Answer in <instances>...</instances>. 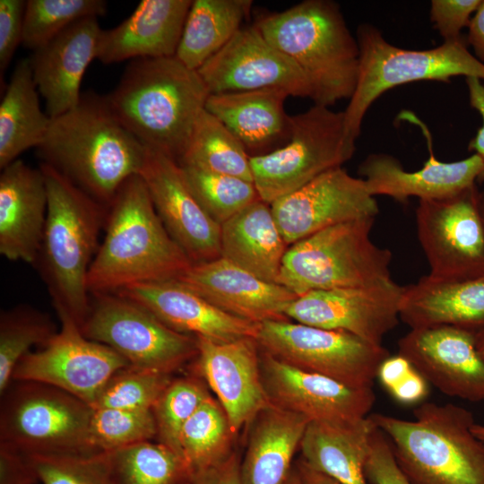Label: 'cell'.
<instances>
[{
    "instance_id": "cell-36",
    "label": "cell",
    "mask_w": 484,
    "mask_h": 484,
    "mask_svg": "<svg viewBox=\"0 0 484 484\" xmlns=\"http://www.w3.org/2000/svg\"><path fill=\"white\" fill-rule=\"evenodd\" d=\"M235 435L222 406L210 395L186 422L180 434L181 455L191 476L228 457L233 452Z\"/></svg>"
},
{
    "instance_id": "cell-55",
    "label": "cell",
    "mask_w": 484,
    "mask_h": 484,
    "mask_svg": "<svg viewBox=\"0 0 484 484\" xmlns=\"http://www.w3.org/2000/svg\"><path fill=\"white\" fill-rule=\"evenodd\" d=\"M471 430L477 438L484 442V425L475 423Z\"/></svg>"
},
{
    "instance_id": "cell-15",
    "label": "cell",
    "mask_w": 484,
    "mask_h": 484,
    "mask_svg": "<svg viewBox=\"0 0 484 484\" xmlns=\"http://www.w3.org/2000/svg\"><path fill=\"white\" fill-rule=\"evenodd\" d=\"M403 286L393 280L377 285L308 291L287 307L288 319L315 327L344 331L382 345L400 321Z\"/></svg>"
},
{
    "instance_id": "cell-2",
    "label": "cell",
    "mask_w": 484,
    "mask_h": 484,
    "mask_svg": "<svg viewBox=\"0 0 484 484\" xmlns=\"http://www.w3.org/2000/svg\"><path fill=\"white\" fill-rule=\"evenodd\" d=\"M105 227L88 273L91 295L177 280L193 264L165 228L140 175L120 186L108 208Z\"/></svg>"
},
{
    "instance_id": "cell-53",
    "label": "cell",
    "mask_w": 484,
    "mask_h": 484,
    "mask_svg": "<svg viewBox=\"0 0 484 484\" xmlns=\"http://www.w3.org/2000/svg\"><path fill=\"white\" fill-rule=\"evenodd\" d=\"M296 471L301 484H339L329 476L311 468L302 459L298 462Z\"/></svg>"
},
{
    "instance_id": "cell-44",
    "label": "cell",
    "mask_w": 484,
    "mask_h": 484,
    "mask_svg": "<svg viewBox=\"0 0 484 484\" xmlns=\"http://www.w3.org/2000/svg\"><path fill=\"white\" fill-rule=\"evenodd\" d=\"M30 458L41 484H117L108 452Z\"/></svg>"
},
{
    "instance_id": "cell-5",
    "label": "cell",
    "mask_w": 484,
    "mask_h": 484,
    "mask_svg": "<svg viewBox=\"0 0 484 484\" xmlns=\"http://www.w3.org/2000/svg\"><path fill=\"white\" fill-rule=\"evenodd\" d=\"M265 39L305 75L315 105L350 99L357 87L360 52L337 3L305 0L255 23Z\"/></svg>"
},
{
    "instance_id": "cell-48",
    "label": "cell",
    "mask_w": 484,
    "mask_h": 484,
    "mask_svg": "<svg viewBox=\"0 0 484 484\" xmlns=\"http://www.w3.org/2000/svg\"><path fill=\"white\" fill-rule=\"evenodd\" d=\"M25 6L24 0H0L1 80L18 46L22 43Z\"/></svg>"
},
{
    "instance_id": "cell-26",
    "label": "cell",
    "mask_w": 484,
    "mask_h": 484,
    "mask_svg": "<svg viewBox=\"0 0 484 484\" xmlns=\"http://www.w3.org/2000/svg\"><path fill=\"white\" fill-rule=\"evenodd\" d=\"M48 212L44 175L22 160L0 175V254L10 261L35 264Z\"/></svg>"
},
{
    "instance_id": "cell-54",
    "label": "cell",
    "mask_w": 484,
    "mask_h": 484,
    "mask_svg": "<svg viewBox=\"0 0 484 484\" xmlns=\"http://www.w3.org/2000/svg\"><path fill=\"white\" fill-rule=\"evenodd\" d=\"M475 340L478 353L484 360V330L475 333Z\"/></svg>"
},
{
    "instance_id": "cell-13",
    "label": "cell",
    "mask_w": 484,
    "mask_h": 484,
    "mask_svg": "<svg viewBox=\"0 0 484 484\" xmlns=\"http://www.w3.org/2000/svg\"><path fill=\"white\" fill-rule=\"evenodd\" d=\"M416 226L429 277L463 281L484 275V217L477 185L448 198L419 200Z\"/></svg>"
},
{
    "instance_id": "cell-29",
    "label": "cell",
    "mask_w": 484,
    "mask_h": 484,
    "mask_svg": "<svg viewBox=\"0 0 484 484\" xmlns=\"http://www.w3.org/2000/svg\"><path fill=\"white\" fill-rule=\"evenodd\" d=\"M400 320L410 329L447 325L484 330V275L463 281L421 277L403 286Z\"/></svg>"
},
{
    "instance_id": "cell-27",
    "label": "cell",
    "mask_w": 484,
    "mask_h": 484,
    "mask_svg": "<svg viewBox=\"0 0 484 484\" xmlns=\"http://www.w3.org/2000/svg\"><path fill=\"white\" fill-rule=\"evenodd\" d=\"M193 0H143L121 23L102 30L97 59L105 65L175 56Z\"/></svg>"
},
{
    "instance_id": "cell-46",
    "label": "cell",
    "mask_w": 484,
    "mask_h": 484,
    "mask_svg": "<svg viewBox=\"0 0 484 484\" xmlns=\"http://www.w3.org/2000/svg\"><path fill=\"white\" fill-rule=\"evenodd\" d=\"M482 0H432L429 18L444 42L462 38Z\"/></svg>"
},
{
    "instance_id": "cell-43",
    "label": "cell",
    "mask_w": 484,
    "mask_h": 484,
    "mask_svg": "<svg viewBox=\"0 0 484 484\" xmlns=\"http://www.w3.org/2000/svg\"><path fill=\"white\" fill-rule=\"evenodd\" d=\"M172 380L171 374L128 366L108 380L93 409L152 410Z\"/></svg>"
},
{
    "instance_id": "cell-57",
    "label": "cell",
    "mask_w": 484,
    "mask_h": 484,
    "mask_svg": "<svg viewBox=\"0 0 484 484\" xmlns=\"http://www.w3.org/2000/svg\"><path fill=\"white\" fill-rule=\"evenodd\" d=\"M480 206L482 215L484 217V190L480 191Z\"/></svg>"
},
{
    "instance_id": "cell-37",
    "label": "cell",
    "mask_w": 484,
    "mask_h": 484,
    "mask_svg": "<svg viewBox=\"0 0 484 484\" xmlns=\"http://www.w3.org/2000/svg\"><path fill=\"white\" fill-rule=\"evenodd\" d=\"M117 484H187L184 459L158 441H144L108 452Z\"/></svg>"
},
{
    "instance_id": "cell-52",
    "label": "cell",
    "mask_w": 484,
    "mask_h": 484,
    "mask_svg": "<svg viewBox=\"0 0 484 484\" xmlns=\"http://www.w3.org/2000/svg\"><path fill=\"white\" fill-rule=\"evenodd\" d=\"M466 42L473 55L484 64V0L481 1L470 22Z\"/></svg>"
},
{
    "instance_id": "cell-35",
    "label": "cell",
    "mask_w": 484,
    "mask_h": 484,
    "mask_svg": "<svg viewBox=\"0 0 484 484\" xmlns=\"http://www.w3.org/2000/svg\"><path fill=\"white\" fill-rule=\"evenodd\" d=\"M253 182L250 156L240 141L205 108L178 162Z\"/></svg>"
},
{
    "instance_id": "cell-7",
    "label": "cell",
    "mask_w": 484,
    "mask_h": 484,
    "mask_svg": "<svg viewBox=\"0 0 484 484\" xmlns=\"http://www.w3.org/2000/svg\"><path fill=\"white\" fill-rule=\"evenodd\" d=\"M375 217L320 230L286 251L277 283L301 296L308 291L377 285L392 279V253L370 238Z\"/></svg>"
},
{
    "instance_id": "cell-49",
    "label": "cell",
    "mask_w": 484,
    "mask_h": 484,
    "mask_svg": "<svg viewBox=\"0 0 484 484\" xmlns=\"http://www.w3.org/2000/svg\"><path fill=\"white\" fill-rule=\"evenodd\" d=\"M39 482L30 456L0 444V484Z\"/></svg>"
},
{
    "instance_id": "cell-23",
    "label": "cell",
    "mask_w": 484,
    "mask_h": 484,
    "mask_svg": "<svg viewBox=\"0 0 484 484\" xmlns=\"http://www.w3.org/2000/svg\"><path fill=\"white\" fill-rule=\"evenodd\" d=\"M423 167L406 170L401 161L387 153H371L360 163L359 174L371 195L389 196L399 203L411 197L419 200H439L454 196L478 183L484 164L480 156L455 161H442L432 151Z\"/></svg>"
},
{
    "instance_id": "cell-28",
    "label": "cell",
    "mask_w": 484,
    "mask_h": 484,
    "mask_svg": "<svg viewBox=\"0 0 484 484\" xmlns=\"http://www.w3.org/2000/svg\"><path fill=\"white\" fill-rule=\"evenodd\" d=\"M290 94L280 89L210 94L205 109L243 144L250 157L264 155L290 136V116L285 111Z\"/></svg>"
},
{
    "instance_id": "cell-10",
    "label": "cell",
    "mask_w": 484,
    "mask_h": 484,
    "mask_svg": "<svg viewBox=\"0 0 484 484\" xmlns=\"http://www.w3.org/2000/svg\"><path fill=\"white\" fill-rule=\"evenodd\" d=\"M356 140L346 126L345 113L315 105L290 117V136L279 149L250 157L260 199L269 204L350 160Z\"/></svg>"
},
{
    "instance_id": "cell-18",
    "label": "cell",
    "mask_w": 484,
    "mask_h": 484,
    "mask_svg": "<svg viewBox=\"0 0 484 484\" xmlns=\"http://www.w3.org/2000/svg\"><path fill=\"white\" fill-rule=\"evenodd\" d=\"M260 367L269 402L311 421L350 422L367 417L373 387L357 388L289 365L260 350Z\"/></svg>"
},
{
    "instance_id": "cell-50",
    "label": "cell",
    "mask_w": 484,
    "mask_h": 484,
    "mask_svg": "<svg viewBox=\"0 0 484 484\" xmlns=\"http://www.w3.org/2000/svg\"><path fill=\"white\" fill-rule=\"evenodd\" d=\"M187 484H243L235 452L220 462L192 474Z\"/></svg>"
},
{
    "instance_id": "cell-39",
    "label": "cell",
    "mask_w": 484,
    "mask_h": 484,
    "mask_svg": "<svg viewBox=\"0 0 484 484\" xmlns=\"http://www.w3.org/2000/svg\"><path fill=\"white\" fill-rule=\"evenodd\" d=\"M179 165L200 205L220 226L260 199L256 187L251 181L193 166Z\"/></svg>"
},
{
    "instance_id": "cell-8",
    "label": "cell",
    "mask_w": 484,
    "mask_h": 484,
    "mask_svg": "<svg viewBox=\"0 0 484 484\" xmlns=\"http://www.w3.org/2000/svg\"><path fill=\"white\" fill-rule=\"evenodd\" d=\"M360 52L356 90L344 110L346 126L357 139L371 105L383 93L418 81L449 82L453 77L484 82V64L468 48L466 39L443 42L424 50H411L389 43L376 26L363 23L356 32Z\"/></svg>"
},
{
    "instance_id": "cell-14",
    "label": "cell",
    "mask_w": 484,
    "mask_h": 484,
    "mask_svg": "<svg viewBox=\"0 0 484 484\" xmlns=\"http://www.w3.org/2000/svg\"><path fill=\"white\" fill-rule=\"evenodd\" d=\"M59 320L60 330L39 350L30 351L19 361L12 382L48 385L93 408L108 380L130 364L109 347L86 338L73 321Z\"/></svg>"
},
{
    "instance_id": "cell-34",
    "label": "cell",
    "mask_w": 484,
    "mask_h": 484,
    "mask_svg": "<svg viewBox=\"0 0 484 484\" xmlns=\"http://www.w3.org/2000/svg\"><path fill=\"white\" fill-rule=\"evenodd\" d=\"M250 0H193L175 56L197 71L242 28Z\"/></svg>"
},
{
    "instance_id": "cell-41",
    "label": "cell",
    "mask_w": 484,
    "mask_h": 484,
    "mask_svg": "<svg viewBox=\"0 0 484 484\" xmlns=\"http://www.w3.org/2000/svg\"><path fill=\"white\" fill-rule=\"evenodd\" d=\"M156 435L152 410L93 409L89 439L96 453L154 440Z\"/></svg>"
},
{
    "instance_id": "cell-40",
    "label": "cell",
    "mask_w": 484,
    "mask_h": 484,
    "mask_svg": "<svg viewBox=\"0 0 484 484\" xmlns=\"http://www.w3.org/2000/svg\"><path fill=\"white\" fill-rule=\"evenodd\" d=\"M106 12L103 0H27L22 44L33 52L74 22Z\"/></svg>"
},
{
    "instance_id": "cell-22",
    "label": "cell",
    "mask_w": 484,
    "mask_h": 484,
    "mask_svg": "<svg viewBox=\"0 0 484 484\" xmlns=\"http://www.w3.org/2000/svg\"><path fill=\"white\" fill-rule=\"evenodd\" d=\"M176 281L224 312L257 324L287 320L285 311L298 297L222 256L193 264Z\"/></svg>"
},
{
    "instance_id": "cell-21",
    "label": "cell",
    "mask_w": 484,
    "mask_h": 484,
    "mask_svg": "<svg viewBox=\"0 0 484 484\" xmlns=\"http://www.w3.org/2000/svg\"><path fill=\"white\" fill-rule=\"evenodd\" d=\"M195 338L196 370L215 393L237 434L270 404L262 381L259 346L254 338L229 342Z\"/></svg>"
},
{
    "instance_id": "cell-4",
    "label": "cell",
    "mask_w": 484,
    "mask_h": 484,
    "mask_svg": "<svg viewBox=\"0 0 484 484\" xmlns=\"http://www.w3.org/2000/svg\"><path fill=\"white\" fill-rule=\"evenodd\" d=\"M39 168L46 182L48 212L35 264L58 318H68L81 328L91 307L88 273L108 208L53 167L40 162Z\"/></svg>"
},
{
    "instance_id": "cell-1",
    "label": "cell",
    "mask_w": 484,
    "mask_h": 484,
    "mask_svg": "<svg viewBox=\"0 0 484 484\" xmlns=\"http://www.w3.org/2000/svg\"><path fill=\"white\" fill-rule=\"evenodd\" d=\"M46 163L108 208L123 183L139 175L147 147L115 117L105 96L82 95L77 106L51 118L36 148Z\"/></svg>"
},
{
    "instance_id": "cell-3",
    "label": "cell",
    "mask_w": 484,
    "mask_h": 484,
    "mask_svg": "<svg viewBox=\"0 0 484 484\" xmlns=\"http://www.w3.org/2000/svg\"><path fill=\"white\" fill-rule=\"evenodd\" d=\"M209 95L199 73L170 56L131 60L105 98L144 146L179 162Z\"/></svg>"
},
{
    "instance_id": "cell-42",
    "label": "cell",
    "mask_w": 484,
    "mask_h": 484,
    "mask_svg": "<svg viewBox=\"0 0 484 484\" xmlns=\"http://www.w3.org/2000/svg\"><path fill=\"white\" fill-rule=\"evenodd\" d=\"M210 395L207 387L198 378L173 379L152 408L156 440L182 457L179 444L182 428Z\"/></svg>"
},
{
    "instance_id": "cell-17",
    "label": "cell",
    "mask_w": 484,
    "mask_h": 484,
    "mask_svg": "<svg viewBox=\"0 0 484 484\" xmlns=\"http://www.w3.org/2000/svg\"><path fill=\"white\" fill-rule=\"evenodd\" d=\"M210 94L280 89L311 99L300 69L276 49L255 25L242 27L198 70Z\"/></svg>"
},
{
    "instance_id": "cell-32",
    "label": "cell",
    "mask_w": 484,
    "mask_h": 484,
    "mask_svg": "<svg viewBox=\"0 0 484 484\" xmlns=\"http://www.w3.org/2000/svg\"><path fill=\"white\" fill-rule=\"evenodd\" d=\"M376 428L368 416L350 422L311 421L300 445L302 460L339 484H367L365 463Z\"/></svg>"
},
{
    "instance_id": "cell-19",
    "label": "cell",
    "mask_w": 484,
    "mask_h": 484,
    "mask_svg": "<svg viewBox=\"0 0 484 484\" xmlns=\"http://www.w3.org/2000/svg\"><path fill=\"white\" fill-rule=\"evenodd\" d=\"M139 175L165 228L192 263L220 257L221 226L200 205L179 163L171 156L147 147Z\"/></svg>"
},
{
    "instance_id": "cell-16",
    "label": "cell",
    "mask_w": 484,
    "mask_h": 484,
    "mask_svg": "<svg viewBox=\"0 0 484 484\" xmlns=\"http://www.w3.org/2000/svg\"><path fill=\"white\" fill-rule=\"evenodd\" d=\"M279 230L292 245L331 226L379 213L361 177L331 169L270 204Z\"/></svg>"
},
{
    "instance_id": "cell-11",
    "label": "cell",
    "mask_w": 484,
    "mask_h": 484,
    "mask_svg": "<svg viewBox=\"0 0 484 484\" xmlns=\"http://www.w3.org/2000/svg\"><path fill=\"white\" fill-rule=\"evenodd\" d=\"M81 330L86 338L109 347L141 369L172 374L197 353L195 337L171 329L117 293L91 295Z\"/></svg>"
},
{
    "instance_id": "cell-33",
    "label": "cell",
    "mask_w": 484,
    "mask_h": 484,
    "mask_svg": "<svg viewBox=\"0 0 484 484\" xmlns=\"http://www.w3.org/2000/svg\"><path fill=\"white\" fill-rule=\"evenodd\" d=\"M29 58L15 65L0 103V169L43 141L51 118L39 104Z\"/></svg>"
},
{
    "instance_id": "cell-31",
    "label": "cell",
    "mask_w": 484,
    "mask_h": 484,
    "mask_svg": "<svg viewBox=\"0 0 484 484\" xmlns=\"http://www.w3.org/2000/svg\"><path fill=\"white\" fill-rule=\"evenodd\" d=\"M287 246L271 205L261 199L221 225L220 256L269 282L277 283Z\"/></svg>"
},
{
    "instance_id": "cell-12",
    "label": "cell",
    "mask_w": 484,
    "mask_h": 484,
    "mask_svg": "<svg viewBox=\"0 0 484 484\" xmlns=\"http://www.w3.org/2000/svg\"><path fill=\"white\" fill-rule=\"evenodd\" d=\"M259 349L299 369L347 385L373 387L382 361L390 353L344 331L328 330L291 320L259 324Z\"/></svg>"
},
{
    "instance_id": "cell-38",
    "label": "cell",
    "mask_w": 484,
    "mask_h": 484,
    "mask_svg": "<svg viewBox=\"0 0 484 484\" xmlns=\"http://www.w3.org/2000/svg\"><path fill=\"white\" fill-rule=\"evenodd\" d=\"M57 333L51 316L29 305H18L0 315V395L12 383L15 367L35 345Z\"/></svg>"
},
{
    "instance_id": "cell-24",
    "label": "cell",
    "mask_w": 484,
    "mask_h": 484,
    "mask_svg": "<svg viewBox=\"0 0 484 484\" xmlns=\"http://www.w3.org/2000/svg\"><path fill=\"white\" fill-rule=\"evenodd\" d=\"M102 29L97 17L82 19L28 57L34 82L44 99L46 113L55 118L81 100V83L97 58Z\"/></svg>"
},
{
    "instance_id": "cell-56",
    "label": "cell",
    "mask_w": 484,
    "mask_h": 484,
    "mask_svg": "<svg viewBox=\"0 0 484 484\" xmlns=\"http://www.w3.org/2000/svg\"><path fill=\"white\" fill-rule=\"evenodd\" d=\"M286 484H301L297 471L290 473Z\"/></svg>"
},
{
    "instance_id": "cell-20",
    "label": "cell",
    "mask_w": 484,
    "mask_h": 484,
    "mask_svg": "<svg viewBox=\"0 0 484 484\" xmlns=\"http://www.w3.org/2000/svg\"><path fill=\"white\" fill-rule=\"evenodd\" d=\"M398 353L444 394L484 402V360L474 333L447 325L410 329Z\"/></svg>"
},
{
    "instance_id": "cell-47",
    "label": "cell",
    "mask_w": 484,
    "mask_h": 484,
    "mask_svg": "<svg viewBox=\"0 0 484 484\" xmlns=\"http://www.w3.org/2000/svg\"><path fill=\"white\" fill-rule=\"evenodd\" d=\"M365 476L371 484H411L398 467L387 437L377 428L371 436Z\"/></svg>"
},
{
    "instance_id": "cell-51",
    "label": "cell",
    "mask_w": 484,
    "mask_h": 484,
    "mask_svg": "<svg viewBox=\"0 0 484 484\" xmlns=\"http://www.w3.org/2000/svg\"><path fill=\"white\" fill-rule=\"evenodd\" d=\"M465 82L469 94L470 105L478 111L482 117V126L479 128L476 134L469 143L468 150L480 156L484 164V82L474 78H465ZM484 182V169L478 180V183Z\"/></svg>"
},
{
    "instance_id": "cell-45",
    "label": "cell",
    "mask_w": 484,
    "mask_h": 484,
    "mask_svg": "<svg viewBox=\"0 0 484 484\" xmlns=\"http://www.w3.org/2000/svg\"><path fill=\"white\" fill-rule=\"evenodd\" d=\"M376 376L393 399L401 404L419 403L428 394L429 384L413 365L399 353L389 355L382 361Z\"/></svg>"
},
{
    "instance_id": "cell-30",
    "label": "cell",
    "mask_w": 484,
    "mask_h": 484,
    "mask_svg": "<svg viewBox=\"0 0 484 484\" xmlns=\"http://www.w3.org/2000/svg\"><path fill=\"white\" fill-rule=\"evenodd\" d=\"M309 422L271 403L262 410L249 424L247 446L240 462L242 483L286 484Z\"/></svg>"
},
{
    "instance_id": "cell-6",
    "label": "cell",
    "mask_w": 484,
    "mask_h": 484,
    "mask_svg": "<svg viewBox=\"0 0 484 484\" xmlns=\"http://www.w3.org/2000/svg\"><path fill=\"white\" fill-rule=\"evenodd\" d=\"M413 415V420L368 415L411 484H484V442L472 433L476 422L470 411L424 402Z\"/></svg>"
},
{
    "instance_id": "cell-9",
    "label": "cell",
    "mask_w": 484,
    "mask_h": 484,
    "mask_svg": "<svg viewBox=\"0 0 484 484\" xmlns=\"http://www.w3.org/2000/svg\"><path fill=\"white\" fill-rule=\"evenodd\" d=\"M0 444L28 456L96 453L89 429L93 408L56 387L13 381L1 394Z\"/></svg>"
},
{
    "instance_id": "cell-25",
    "label": "cell",
    "mask_w": 484,
    "mask_h": 484,
    "mask_svg": "<svg viewBox=\"0 0 484 484\" xmlns=\"http://www.w3.org/2000/svg\"><path fill=\"white\" fill-rule=\"evenodd\" d=\"M116 293L140 304L184 334L217 342L257 336L259 324L224 312L176 280L135 284Z\"/></svg>"
}]
</instances>
